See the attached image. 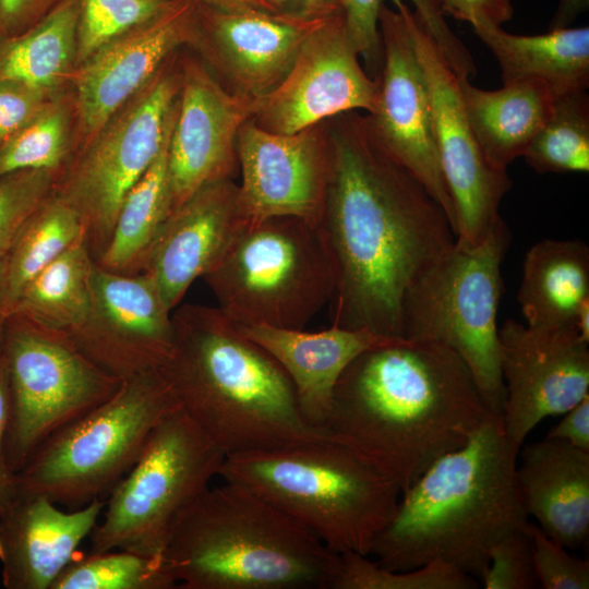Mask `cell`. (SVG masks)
Segmentation results:
<instances>
[{
    "instance_id": "7bdbcfd3",
    "label": "cell",
    "mask_w": 589,
    "mask_h": 589,
    "mask_svg": "<svg viewBox=\"0 0 589 589\" xmlns=\"http://www.w3.org/2000/svg\"><path fill=\"white\" fill-rule=\"evenodd\" d=\"M65 0H0V37L17 36Z\"/></svg>"
},
{
    "instance_id": "e0dca14e",
    "label": "cell",
    "mask_w": 589,
    "mask_h": 589,
    "mask_svg": "<svg viewBox=\"0 0 589 589\" xmlns=\"http://www.w3.org/2000/svg\"><path fill=\"white\" fill-rule=\"evenodd\" d=\"M67 337L94 364L121 381L159 372L175 347L171 311L149 276L118 274L97 263L88 313Z\"/></svg>"
},
{
    "instance_id": "83f0119b",
    "label": "cell",
    "mask_w": 589,
    "mask_h": 589,
    "mask_svg": "<svg viewBox=\"0 0 589 589\" xmlns=\"http://www.w3.org/2000/svg\"><path fill=\"white\" fill-rule=\"evenodd\" d=\"M589 299V248L581 240L544 239L525 255L517 294L530 326H573Z\"/></svg>"
},
{
    "instance_id": "52a82bcc",
    "label": "cell",
    "mask_w": 589,
    "mask_h": 589,
    "mask_svg": "<svg viewBox=\"0 0 589 589\" xmlns=\"http://www.w3.org/2000/svg\"><path fill=\"white\" fill-rule=\"evenodd\" d=\"M202 278L236 324L288 329H303L336 284L321 226L294 216L251 221Z\"/></svg>"
},
{
    "instance_id": "f907efd6",
    "label": "cell",
    "mask_w": 589,
    "mask_h": 589,
    "mask_svg": "<svg viewBox=\"0 0 589 589\" xmlns=\"http://www.w3.org/2000/svg\"><path fill=\"white\" fill-rule=\"evenodd\" d=\"M11 303L8 279V255L0 256V347L3 344L4 332L10 317Z\"/></svg>"
},
{
    "instance_id": "7c38bea8",
    "label": "cell",
    "mask_w": 589,
    "mask_h": 589,
    "mask_svg": "<svg viewBox=\"0 0 589 589\" xmlns=\"http://www.w3.org/2000/svg\"><path fill=\"white\" fill-rule=\"evenodd\" d=\"M3 351L9 381L4 450L16 474L51 434L108 399L121 380L87 359L64 335L11 315Z\"/></svg>"
},
{
    "instance_id": "6da1fadb",
    "label": "cell",
    "mask_w": 589,
    "mask_h": 589,
    "mask_svg": "<svg viewBox=\"0 0 589 589\" xmlns=\"http://www.w3.org/2000/svg\"><path fill=\"white\" fill-rule=\"evenodd\" d=\"M330 170L320 226L336 284L332 324L401 337L411 285L456 242L443 207L381 145L368 117L326 121Z\"/></svg>"
},
{
    "instance_id": "9c48e42d",
    "label": "cell",
    "mask_w": 589,
    "mask_h": 589,
    "mask_svg": "<svg viewBox=\"0 0 589 589\" xmlns=\"http://www.w3.org/2000/svg\"><path fill=\"white\" fill-rule=\"evenodd\" d=\"M510 232L502 219L478 244L455 242L408 289L402 338L442 344L469 369L489 410L502 414L497 311Z\"/></svg>"
},
{
    "instance_id": "d4e9b609",
    "label": "cell",
    "mask_w": 589,
    "mask_h": 589,
    "mask_svg": "<svg viewBox=\"0 0 589 589\" xmlns=\"http://www.w3.org/2000/svg\"><path fill=\"white\" fill-rule=\"evenodd\" d=\"M525 512L553 540L576 549L589 534V453L548 438L527 445L516 465Z\"/></svg>"
},
{
    "instance_id": "b9f144b4",
    "label": "cell",
    "mask_w": 589,
    "mask_h": 589,
    "mask_svg": "<svg viewBox=\"0 0 589 589\" xmlns=\"http://www.w3.org/2000/svg\"><path fill=\"white\" fill-rule=\"evenodd\" d=\"M63 91H51L15 79H1L0 147L45 104Z\"/></svg>"
},
{
    "instance_id": "277c9868",
    "label": "cell",
    "mask_w": 589,
    "mask_h": 589,
    "mask_svg": "<svg viewBox=\"0 0 589 589\" xmlns=\"http://www.w3.org/2000/svg\"><path fill=\"white\" fill-rule=\"evenodd\" d=\"M171 318L175 347L159 372L226 456L330 437L303 417L276 360L218 308L184 304Z\"/></svg>"
},
{
    "instance_id": "8992f818",
    "label": "cell",
    "mask_w": 589,
    "mask_h": 589,
    "mask_svg": "<svg viewBox=\"0 0 589 589\" xmlns=\"http://www.w3.org/2000/svg\"><path fill=\"white\" fill-rule=\"evenodd\" d=\"M218 476L253 491L338 554L369 556L401 495L332 437L226 456Z\"/></svg>"
},
{
    "instance_id": "4dcf8cb0",
    "label": "cell",
    "mask_w": 589,
    "mask_h": 589,
    "mask_svg": "<svg viewBox=\"0 0 589 589\" xmlns=\"http://www.w3.org/2000/svg\"><path fill=\"white\" fill-rule=\"evenodd\" d=\"M169 137L170 134L155 161L123 199L109 241L96 260L101 268L125 275L143 272L155 241L172 214L167 172Z\"/></svg>"
},
{
    "instance_id": "2e32d148",
    "label": "cell",
    "mask_w": 589,
    "mask_h": 589,
    "mask_svg": "<svg viewBox=\"0 0 589 589\" xmlns=\"http://www.w3.org/2000/svg\"><path fill=\"white\" fill-rule=\"evenodd\" d=\"M359 57L342 12L329 17L303 44L283 81L254 99L251 120L266 131L292 134L341 113H371L378 82Z\"/></svg>"
},
{
    "instance_id": "816d5d0a",
    "label": "cell",
    "mask_w": 589,
    "mask_h": 589,
    "mask_svg": "<svg viewBox=\"0 0 589 589\" xmlns=\"http://www.w3.org/2000/svg\"><path fill=\"white\" fill-rule=\"evenodd\" d=\"M573 326L579 336L589 342V299L585 300L578 308Z\"/></svg>"
},
{
    "instance_id": "c3c4849f",
    "label": "cell",
    "mask_w": 589,
    "mask_h": 589,
    "mask_svg": "<svg viewBox=\"0 0 589 589\" xmlns=\"http://www.w3.org/2000/svg\"><path fill=\"white\" fill-rule=\"evenodd\" d=\"M197 4H204L224 10H261L281 12L274 0H190Z\"/></svg>"
},
{
    "instance_id": "4316f807",
    "label": "cell",
    "mask_w": 589,
    "mask_h": 589,
    "mask_svg": "<svg viewBox=\"0 0 589 589\" xmlns=\"http://www.w3.org/2000/svg\"><path fill=\"white\" fill-rule=\"evenodd\" d=\"M497 60L503 83L538 80L558 95L587 91L589 28H553L539 35H514L502 26H472Z\"/></svg>"
},
{
    "instance_id": "836d02e7",
    "label": "cell",
    "mask_w": 589,
    "mask_h": 589,
    "mask_svg": "<svg viewBox=\"0 0 589 589\" xmlns=\"http://www.w3.org/2000/svg\"><path fill=\"white\" fill-rule=\"evenodd\" d=\"M444 58L458 77H472V56L445 22L438 0H409ZM347 34L371 71H381L382 46L378 14L385 0H339Z\"/></svg>"
},
{
    "instance_id": "7402d4cb",
    "label": "cell",
    "mask_w": 589,
    "mask_h": 589,
    "mask_svg": "<svg viewBox=\"0 0 589 589\" xmlns=\"http://www.w3.org/2000/svg\"><path fill=\"white\" fill-rule=\"evenodd\" d=\"M251 223L232 179L209 183L167 219L143 273L172 311L192 283L207 274Z\"/></svg>"
},
{
    "instance_id": "ba28073f",
    "label": "cell",
    "mask_w": 589,
    "mask_h": 589,
    "mask_svg": "<svg viewBox=\"0 0 589 589\" xmlns=\"http://www.w3.org/2000/svg\"><path fill=\"white\" fill-rule=\"evenodd\" d=\"M180 408L160 372L121 382L105 401L44 441L17 472L20 493L77 508L131 469L151 433Z\"/></svg>"
},
{
    "instance_id": "44dd1931",
    "label": "cell",
    "mask_w": 589,
    "mask_h": 589,
    "mask_svg": "<svg viewBox=\"0 0 589 589\" xmlns=\"http://www.w3.org/2000/svg\"><path fill=\"white\" fill-rule=\"evenodd\" d=\"M328 19L196 3L192 48L226 82L228 91L256 99L283 81L303 44Z\"/></svg>"
},
{
    "instance_id": "d6a6232c",
    "label": "cell",
    "mask_w": 589,
    "mask_h": 589,
    "mask_svg": "<svg viewBox=\"0 0 589 589\" xmlns=\"http://www.w3.org/2000/svg\"><path fill=\"white\" fill-rule=\"evenodd\" d=\"M82 241L85 228L81 217L52 193L25 221L8 253L11 308L37 273Z\"/></svg>"
},
{
    "instance_id": "603a6c76",
    "label": "cell",
    "mask_w": 589,
    "mask_h": 589,
    "mask_svg": "<svg viewBox=\"0 0 589 589\" xmlns=\"http://www.w3.org/2000/svg\"><path fill=\"white\" fill-rule=\"evenodd\" d=\"M105 501L61 509L39 494L19 493L0 509V565L7 589H51L97 526Z\"/></svg>"
},
{
    "instance_id": "f546056e",
    "label": "cell",
    "mask_w": 589,
    "mask_h": 589,
    "mask_svg": "<svg viewBox=\"0 0 589 589\" xmlns=\"http://www.w3.org/2000/svg\"><path fill=\"white\" fill-rule=\"evenodd\" d=\"M80 0H65L26 32L0 37V80L51 89L70 88L76 68Z\"/></svg>"
},
{
    "instance_id": "74e56055",
    "label": "cell",
    "mask_w": 589,
    "mask_h": 589,
    "mask_svg": "<svg viewBox=\"0 0 589 589\" xmlns=\"http://www.w3.org/2000/svg\"><path fill=\"white\" fill-rule=\"evenodd\" d=\"M172 0H80L76 67L101 46L161 13Z\"/></svg>"
},
{
    "instance_id": "f35d334b",
    "label": "cell",
    "mask_w": 589,
    "mask_h": 589,
    "mask_svg": "<svg viewBox=\"0 0 589 589\" xmlns=\"http://www.w3.org/2000/svg\"><path fill=\"white\" fill-rule=\"evenodd\" d=\"M57 178L44 169L0 177V256L8 255L25 221L53 193Z\"/></svg>"
},
{
    "instance_id": "bcb514c9",
    "label": "cell",
    "mask_w": 589,
    "mask_h": 589,
    "mask_svg": "<svg viewBox=\"0 0 589 589\" xmlns=\"http://www.w3.org/2000/svg\"><path fill=\"white\" fill-rule=\"evenodd\" d=\"M564 417L546 434L589 453V395L563 413Z\"/></svg>"
},
{
    "instance_id": "7a4b0ae2",
    "label": "cell",
    "mask_w": 589,
    "mask_h": 589,
    "mask_svg": "<svg viewBox=\"0 0 589 589\" xmlns=\"http://www.w3.org/2000/svg\"><path fill=\"white\" fill-rule=\"evenodd\" d=\"M490 413L455 351L397 337L347 366L325 429L402 493L435 460L466 444Z\"/></svg>"
},
{
    "instance_id": "9a60e30c",
    "label": "cell",
    "mask_w": 589,
    "mask_h": 589,
    "mask_svg": "<svg viewBox=\"0 0 589 589\" xmlns=\"http://www.w3.org/2000/svg\"><path fill=\"white\" fill-rule=\"evenodd\" d=\"M382 5L378 32L382 67L370 127L385 151L416 177L443 207L456 233L453 202L443 177L429 93L401 0Z\"/></svg>"
},
{
    "instance_id": "ffe728a7",
    "label": "cell",
    "mask_w": 589,
    "mask_h": 589,
    "mask_svg": "<svg viewBox=\"0 0 589 589\" xmlns=\"http://www.w3.org/2000/svg\"><path fill=\"white\" fill-rule=\"evenodd\" d=\"M240 199L251 221L294 216L320 225L330 170L326 121L278 134L251 119L240 129Z\"/></svg>"
},
{
    "instance_id": "681fc988",
    "label": "cell",
    "mask_w": 589,
    "mask_h": 589,
    "mask_svg": "<svg viewBox=\"0 0 589 589\" xmlns=\"http://www.w3.org/2000/svg\"><path fill=\"white\" fill-rule=\"evenodd\" d=\"M589 7V0H560L550 29L569 27L572 22Z\"/></svg>"
},
{
    "instance_id": "ac0fdd59",
    "label": "cell",
    "mask_w": 589,
    "mask_h": 589,
    "mask_svg": "<svg viewBox=\"0 0 589 589\" xmlns=\"http://www.w3.org/2000/svg\"><path fill=\"white\" fill-rule=\"evenodd\" d=\"M196 38V3L172 2L155 17L111 39L74 70L76 151L182 47ZM75 151V153H76Z\"/></svg>"
},
{
    "instance_id": "7dc6e473",
    "label": "cell",
    "mask_w": 589,
    "mask_h": 589,
    "mask_svg": "<svg viewBox=\"0 0 589 589\" xmlns=\"http://www.w3.org/2000/svg\"><path fill=\"white\" fill-rule=\"evenodd\" d=\"M281 12L306 16L330 17L341 13L339 0H274Z\"/></svg>"
},
{
    "instance_id": "5b68a950",
    "label": "cell",
    "mask_w": 589,
    "mask_h": 589,
    "mask_svg": "<svg viewBox=\"0 0 589 589\" xmlns=\"http://www.w3.org/2000/svg\"><path fill=\"white\" fill-rule=\"evenodd\" d=\"M182 589H333L340 555L253 491L205 489L163 553Z\"/></svg>"
},
{
    "instance_id": "8d00e7d4",
    "label": "cell",
    "mask_w": 589,
    "mask_h": 589,
    "mask_svg": "<svg viewBox=\"0 0 589 589\" xmlns=\"http://www.w3.org/2000/svg\"><path fill=\"white\" fill-rule=\"evenodd\" d=\"M333 589H473L479 581L459 569L431 562L408 570H393L368 555L346 552Z\"/></svg>"
},
{
    "instance_id": "d6986e66",
    "label": "cell",
    "mask_w": 589,
    "mask_h": 589,
    "mask_svg": "<svg viewBox=\"0 0 589 589\" xmlns=\"http://www.w3.org/2000/svg\"><path fill=\"white\" fill-rule=\"evenodd\" d=\"M181 84L167 149L172 212L203 187L231 179L237 137L254 98L228 91L195 58L180 59Z\"/></svg>"
},
{
    "instance_id": "1f68e13d",
    "label": "cell",
    "mask_w": 589,
    "mask_h": 589,
    "mask_svg": "<svg viewBox=\"0 0 589 589\" xmlns=\"http://www.w3.org/2000/svg\"><path fill=\"white\" fill-rule=\"evenodd\" d=\"M76 151V112L71 87L43 106L0 147V177L22 169L58 176Z\"/></svg>"
},
{
    "instance_id": "30bf717a",
    "label": "cell",
    "mask_w": 589,
    "mask_h": 589,
    "mask_svg": "<svg viewBox=\"0 0 589 589\" xmlns=\"http://www.w3.org/2000/svg\"><path fill=\"white\" fill-rule=\"evenodd\" d=\"M224 452L180 408L151 433L139 458L109 492L89 536V553L163 555L181 517L219 474Z\"/></svg>"
},
{
    "instance_id": "484cf974",
    "label": "cell",
    "mask_w": 589,
    "mask_h": 589,
    "mask_svg": "<svg viewBox=\"0 0 589 589\" xmlns=\"http://www.w3.org/2000/svg\"><path fill=\"white\" fill-rule=\"evenodd\" d=\"M458 84L467 120L481 151L503 170L524 155L560 96L538 80L507 82L495 91L476 87L467 77H458Z\"/></svg>"
},
{
    "instance_id": "4fadbf2b",
    "label": "cell",
    "mask_w": 589,
    "mask_h": 589,
    "mask_svg": "<svg viewBox=\"0 0 589 589\" xmlns=\"http://www.w3.org/2000/svg\"><path fill=\"white\" fill-rule=\"evenodd\" d=\"M401 9L430 97L440 164L455 213L456 241L480 243L502 220L500 205L512 185L494 167L467 120L458 77L416 12Z\"/></svg>"
},
{
    "instance_id": "5bb4252c",
    "label": "cell",
    "mask_w": 589,
    "mask_h": 589,
    "mask_svg": "<svg viewBox=\"0 0 589 589\" xmlns=\"http://www.w3.org/2000/svg\"><path fill=\"white\" fill-rule=\"evenodd\" d=\"M498 342L503 428L520 448L542 420L589 395V342L574 326H530L510 318L498 329Z\"/></svg>"
},
{
    "instance_id": "60d3db41",
    "label": "cell",
    "mask_w": 589,
    "mask_h": 589,
    "mask_svg": "<svg viewBox=\"0 0 589 589\" xmlns=\"http://www.w3.org/2000/svg\"><path fill=\"white\" fill-rule=\"evenodd\" d=\"M480 581L484 589H534L539 587L534 575L531 540L527 525L507 533L492 546L489 566Z\"/></svg>"
},
{
    "instance_id": "d590c367",
    "label": "cell",
    "mask_w": 589,
    "mask_h": 589,
    "mask_svg": "<svg viewBox=\"0 0 589 589\" xmlns=\"http://www.w3.org/2000/svg\"><path fill=\"white\" fill-rule=\"evenodd\" d=\"M178 582L163 555L109 550L76 556L51 589H172Z\"/></svg>"
},
{
    "instance_id": "f1b7e54d",
    "label": "cell",
    "mask_w": 589,
    "mask_h": 589,
    "mask_svg": "<svg viewBox=\"0 0 589 589\" xmlns=\"http://www.w3.org/2000/svg\"><path fill=\"white\" fill-rule=\"evenodd\" d=\"M95 264L85 241L73 245L23 287L10 316L67 336L88 313Z\"/></svg>"
},
{
    "instance_id": "8fae6325",
    "label": "cell",
    "mask_w": 589,
    "mask_h": 589,
    "mask_svg": "<svg viewBox=\"0 0 589 589\" xmlns=\"http://www.w3.org/2000/svg\"><path fill=\"white\" fill-rule=\"evenodd\" d=\"M177 55L76 151L57 178L53 193L81 217L95 261L109 241L123 199L171 132L181 84Z\"/></svg>"
},
{
    "instance_id": "e575fe53",
    "label": "cell",
    "mask_w": 589,
    "mask_h": 589,
    "mask_svg": "<svg viewBox=\"0 0 589 589\" xmlns=\"http://www.w3.org/2000/svg\"><path fill=\"white\" fill-rule=\"evenodd\" d=\"M522 157L538 173L589 171V98L586 91L557 96Z\"/></svg>"
},
{
    "instance_id": "3957f363",
    "label": "cell",
    "mask_w": 589,
    "mask_h": 589,
    "mask_svg": "<svg viewBox=\"0 0 589 589\" xmlns=\"http://www.w3.org/2000/svg\"><path fill=\"white\" fill-rule=\"evenodd\" d=\"M518 452L502 416L491 412L466 444L401 493L370 555L393 570L443 562L481 580L492 546L528 522L516 482Z\"/></svg>"
},
{
    "instance_id": "f6af8a7d",
    "label": "cell",
    "mask_w": 589,
    "mask_h": 589,
    "mask_svg": "<svg viewBox=\"0 0 589 589\" xmlns=\"http://www.w3.org/2000/svg\"><path fill=\"white\" fill-rule=\"evenodd\" d=\"M9 417V381L3 344L0 347V509L20 493L17 474L10 468L4 450Z\"/></svg>"
},
{
    "instance_id": "cb8c5ba5",
    "label": "cell",
    "mask_w": 589,
    "mask_h": 589,
    "mask_svg": "<svg viewBox=\"0 0 589 589\" xmlns=\"http://www.w3.org/2000/svg\"><path fill=\"white\" fill-rule=\"evenodd\" d=\"M238 327L283 368L303 417L324 431L335 386L347 366L362 352L397 338L333 324L320 332L267 325Z\"/></svg>"
},
{
    "instance_id": "ee69618b",
    "label": "cell",
    "mask_w": 589,
    "mask_h": 589,
    "mask_svg": "<svg viewBox=\"0 0 589 589\" xmlns=\"http://www.w3.org/2000/svg\"><path fill=\"white\" fill-rule=\"evenodd\" d=\"M443 14L469 23L502 26L513 16L510 0H438Z\"/></svg>"
},
{
    "instance_id": "ab89813d",
    "label": "cell",
    "mask_w": 589,
    "mask_h": 589,
    "mask_svg": "<svg viewBox=\"0 0 589 589\" xmlns=\"http://www.w3.org/2000/svg\"><path fill=\"white\" fill-rule=\"evenodd\" d=\"M534 575L542 589H588L589 562L572 555L567 548L528 521Z\"/></svg>"
}]
</instances>
